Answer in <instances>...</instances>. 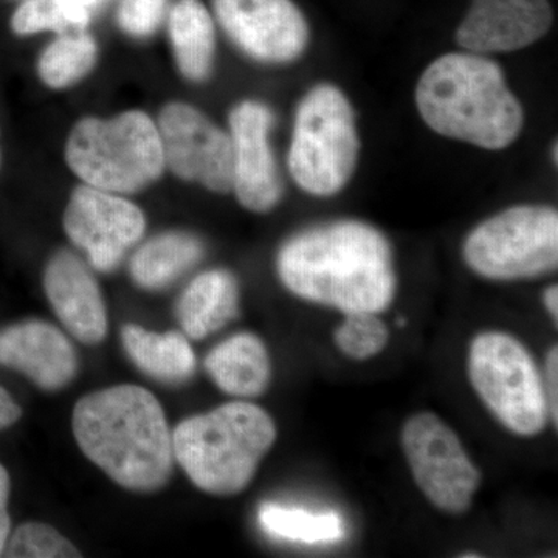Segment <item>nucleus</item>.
I'll use <instances>...</instances> for the list:
<instances>
[{
	"label": "nucleus",
	"mask_w": 558,
	"mask_h": 558,
	"mask_svg": "<svg viewBox=\"0 0 558 558\" xmlns=\"http://www.w3.org/2000/svg\"><path fill=\"white\" fill-rule=\"evenodd\" d=\"M553 20L548 0H473L457 40L473 53H508L542 39Z\"/></svg>",
	"instance_id": "2eb2a0df"
},
{
	"label": "nucleus",
	"mask_w": 558,
	"mask_h": 558,
	"mask_svg": "<svg viewBox=\"0 0 558 558\" xmlns=\"http://www.w3.org/2000/svg\"><path fill=\"white\" fill-rule=\"evenodd\" d=\"M70 2L75 3V5L81 7V9L89 10L92 13V10H94L95 7L100 5L102 0H70Z\"/></svg>",
	"instance_id": "2f4dec72"
},
{
	"label": "nucleus",
	"mask_w": 558,
	"mask_h": 558,
	"mask_svg": "<svg viewBox=\"0 0 558 558\" xmlns=\"http://www.w3.org/2000/svg\"><path fill=\"white\" fill-rule=\"evenodd\" d=\"M400 444L414 483L436 509L461 515L472 508L483 476L444 418L432 411L413 414L403 424Z\"/></svg>",
	"instance_id": "1a4fd4ad"
},
{
	"label": "nucleus",
	"mask_w": 558,
	"mask_h": 558,
	"mask_svg": "<svg viewBox=\"0 0 558 558\" xmlns=\"http://www.w3.org/2000/svg\"><path fill=\"white\" fill-rule=\"evenodd\" d=\"M373 312L344 314V319L333 332V343L341 354L355 362L377 357L389 343L387 323Z\"/></svg>",
	"instance_id": "393cba45"
},
{
	"label": "nucleus",
	"mask_w": 558,
	"mask_h": 558,
	"mask_svg": "<svg viewBox=\"0 0 558 558\" xmlns=\"http://www.w3.org/2000/svg\"><path fill=\"white\" fill-rule=\"evenodd\" d=\"M480 277L520 281L543 277L558 266V213L546 205H519L475 227L462 248Z\"/></svg>",
	"instance_id": "6e6552de"
},
{
	"label": "nucleus",
	"mask_w": 558,
	"mask_h": 558,
	"mask_svg": "<svg viewBox=\"0 0 558 558\" xmlns=\"http://www.w3.org/2000/svg\"><path fill=\"white\" fill-rule=\"evenodd\" d=\"M22 409L5 388L0 387V432L21 421Z\"/></svg>",
	"instance_id": "c756f323"
},
{
	"label": "nucleus",
	"mask_w": 558,
	"mask_h": 558,
	"mask_svg": "<svg viewBox=\"0 0 558 558\" xmlns=\"http://www.w3.org/2000/svg\"><path fill=\"white\" fill-rule=\"evenodd\" d=\"M167 172L215 194L231 193L233 148L229 131L186 101H168L157 116Z\"/></svg>",
	"instance_id": "9b49d317"
},
{
	"label": "nucleus",
	"mask_w": 558,
	"mask_h": 558,
	"mask_svg": "<svg viewBox=\"0 0 558 558\" xmlns=\"http://www.w3.org/2000/svg\"><path fill=\"white\" fill-rule=\"evenodd\" d=\"M170 0H120L117 7V25L128 38L149 39L159 32L167 20Z\"/></svg>",
	"instance_id": "bb28decb"
},
{
	"label": "nucleus",
	"mask_w": 558,
	"mask_h": 558,
	"mask_svg": "<svg viewBox=\"0 0 558 558\" xmlns=\"http://www.w3.org/2000/svg\"><path fill=\"white\" fill-rule=\"evenodd\" d=\"M11 492V480L9 470L0 464V556H3L7 542L11 534V519L9 513V501Z\"/></svg>",
	"instance_id": "c85d7f7f"
},
{
	"label": "nucleus",
	"mask_w": 558,
	"mask_h": 558,
	"mask_svg": "<svg viewBox=\"0 0 558 558\" xmlns=\"http://www.w3.org/2000/svg\"><path fill=\"white\" fill-rule=\"evenodd\" d=\"M121 343L131 362L160 384H186L196 373V354L185 333L150 332L138 325H124Z\"/></svg>",
	"instance_id": "412c9836"
},
{
	"label": "nucleus",
	"mask_w": 558,
	"mask_h": 558,
	"mask_svg": "<svg viewBox=\"0 0 558 558\" xmlns=\"http://www.w3.org/2000/svg\"><path fill=\"white\" fill-rule=\"evenodd\" d=\"M3 556L11 558L81 557L76 546L57 527L39 521H28L11 532Z\"/></svg>",
	"instance_id": "a878e982"
},
{
	"label": "nucleus",
	"mask_w": 558,
	"mask_h": 558,
	"mask_svg": "<svg viewBox=\"0 0 558 558\" xmlns=\"http://www.w3.org/2000/svg\"><path fill=\"white\" fill-rule=\"evenodd\" d=\"M44 292L61 325L83 344H98L109 322L100 282L89 263L69 248L57 250L43 275Z\"/></svg>",
	"instance_id": "4468645a"
},
{
	"label": "nucleus",
	"mask_w": 558,
	"mask_h": 558,
	"mask_svg": "<svg viewBox=\"0 0 558 558\" xmlns=\"http://www.w3.org/2000/svg\"><path fill=\"white\" fill-rule=\"evenodd\" d=\"M416 105L433 131L483 149L508 148L524 126L523 106L502 70L473 51L432 62L418 80Z\"/></svg>",
	"instance_id": "7ed1b4c3"
},
{
	"label": "nucleus",
	"mask_w": 558,
	"mask_h": 558,
	"mask_svg": "<svg viewBox=\"0 0 558 558\" xmlns=\"http://www.w3.org/2000/svg\"><path fill=\"white\" fill-rule=\"evenodd\" d=\"M213 17L259 64H289L310 44V25L292 0H213Z\"/></svg>",
	"instance_id": "f8f14e48"
},
{
	"label": "nucleus",
	"mask_w": 558,
	"mask_h": 558,
	"mask_svg": "<svg viewBox=\"0 0 558 558\" xmlns=\"http://www.w3.org/2000/svg\"><path fill=\"white\" fill-rule=\"evenodd\" d=\"M0 366L17 371L44 391H60L75 379L78 354L69 337L44 319H24L0 332Z\"/></svg>",
	"instance_id": "dca6fc26"
},
{
	"label": "nucleus",
	"mask_w": 558,
	"mask_h": 558,
	"mask_svg": "<svg viewBox=\"0 0 558 558\" xmlns=\"http://www.w3.org/2000/svg\"><path fill=\"white\" fill-rule=\"evenodd\" d=\"M72 429L84 457L120 487L153 494L171 480L172 432L148 389L124 384L84 396L73 409Z\"/></svg>",
	"instance_id": "f03ea898"
},
{
	"label": "nucleus",
	"mask_w": 558,
	"mask_h": 558,
	"mask_svg": "<svg viewBox=\"0 0 558 558\" xmlns=\"http://www.w3.org/2000/svg\"><path fill=\"white\" fill-rule=\"evenodd\" d=\"M64 161L80 183L128 197L167 172L157 121L143 109L81 117L65 138Z\"/></svg>",
	"instance_id": "39448f33"
},
{
	"label": "nucleus",
	"mask_w": 558,
	"mask_h": 558,
	"mask_svg": "<svg viewBox=\"0 0 558 558\" xmlns=\"http://www.w3.org/2000/svg\"><path fill=\"white\" fill-rule=\"evenodd\" d=\"M145 211L128 196L78 185L70 193L62 215L65 236L95 271L112 274L143 241Z\"/></svg>",
	"instance_id": "9d476101"
},
{
	"label": "nucleus",
	"mask_w": 558,
	"mask_h": 558,
	"mask_svg": "<svg viewBox=\"0 0 558 558\" xmlns=\"http://www.w3.org/2000/svg\"><path fill=\"white\" fill-rule=\"evenodd\" d=\"M0 167H2V145H0Z\"/></svg>",
	"instance_id": "473e14b6"
},
{
	"label": "nucleus",
	"mask_w": 558,
	"mask_h": 558,
	"mask_svg": "<svg viewBox=\"0 0 558 558\" xmlns=\"http://www.w3.org/2000/svg\"><path fill=\"white\" fill-rule=\"evenodd\" d=\"M545 387L546 400H548L549 421L554 427H558V348L549 349L545 360Z\"/></svg>",
	"instance_id": "cd10ccee"
},
{
	"label": "nucleus",
	"mask_w": 558,
	"mask_h": 558,
	"mask_svg": "<svg viewBox=\"0 0 558 558\" xmlns=\"http://www.w3.org/2000/svg\"><path fill=\"white\" fill-rule=\"evenodd\" d=\"M470 385L499 424L521 438H534L549 422L543 377L529 349L501 330L472 340L468 355Z\"/></svg>",
	"instance_id": "0eeeda50"
},
{
	"label": "nucleus",
	"mask_w": 558,
	"mask_h": 558,
	"mask_svg": "<svg viewBox=\"0 0 558 558\" xmlns=\"http://www.w3.org/2000/svg\"><path fill=\"white\" fill-rule=\"evenodd\" d=\"M279 281L293 295L343 314H381L398 289L391 245L360 220H337L300 231L277 255Z\"/></svg>",
	"instance_id": "f257e3e1"
},
{
	"label": "nucleus",
	"mask_w": 558,
	"mask_h": 558,
	"mask_svg": "<svg viewBox=\"0 0 558 558\" xmlns=\"http://www.w3.org/2000/svg\"><path fill=\"white\" fill-rule=\"evenodd\" d=\"M205 369L226 395L238 399L258 398L271 380L269 349L255 333H236L209 351Z\"/></svg>",
	"instance_id": "aec40b11"
},
{
	"label": "nucleus",
	"mask_w": 558,
	"mask_h": 558,
	"mask_svg": "<svg viewBox=\"0 0 558 558\" xmlns=\"http://www.w3.org/2000/svg\"><path fill=\"white\" fill-rule=\"evenodd\" d=\"M354 110L347 95L330 84L312 87L296 109L288 168L293 182L312 196L339 193L359 159Z\"/></svg>",
	"instance_id": "423d86ee"
},
{
	"label": "nucleus",
	"mask_w": 558,
	"mask_h": 558,
	"mask_svg": "<svg viewBox=\"0 0 558 558\" xmlns=\"http://www.w3.org/2000/svg\"><path fill=\"white\" fill-rule=\"evenodd\" d=\"M259 526L270 537L303 545H330L347 535V521L339 512H312L301 508L264 502L258 510Z\"/></svg>",
	"instance_id": "5701e85b"
},
{
	"label": "nucleus",
	"mask_w": 558,
	"mask_h": 558,
	"mask_svg": "<svg viewBox=\"0 0 558 558\" xmlns=\"http://www.w3.org/2000/svg\"><path fill=\"white\" fill-rule=\"evenodd\" d=\"M92 13L70 0H24L11 16V32L16 36H33L38 33L86 31Z\"/></svg>",
	"instance_id": "b1692460"
},
{
	"label": "nucleus",
	"mask_w": 558,
	"mask_h": 558,
	"mask_svg": "<svg viewBox=\"0 0 558 558\" xmlns=\"http://www.w3.org/2000/svg\"><path fill=\"white\" fill-rule=\"evenodd\" d=\"M275 113L266 102L244 100L229 113V134L233 148L231 193L241 207L266 215L284 196V182L271 148L270 134Z\"/></svg>",
	"instance_id": "ddd939ff"
},
{
	"label": "nucleus",
	"mask_w": 558,
	"mask_h": 558,
	"mask_svg": "<svg viewBox=\"0 0 558 558\" xmlns=\"http://www.w3.org/2000/svg\"><path fill=\"white\" fill-rule=\"evenodd\" d=\"M100 61V46L86 31L57 35L36 60V75L44 87L64 92L89 78Z\"/></svg>",
	"instance_id": "4be33fe9"
},
{
	"label": "nucleus",
	"mask_w": 558,
	"mask_h": 558,
	"mask_svg": "<svg viewBox=\"0 0 558 558\" xmlns=\"http://www.w3.org/2000/svg\"><path fill=\"white\" fill-rule=\"evenodd\" d=\"M241 289L227 269H209L194 277L175 303V317L191 340H204L240 315Z\"/></svg>",
	"instance_id": "a211bd4d"
},
{
	"label": "nucleus",
	"mask_w": 558,
	"mask_h": 558,
	"mask_svg": "<svg viewBox=\"0 0 558 558\" xmlns=\"http://www.w3.org/2000/svg\"><path fill=\"white\" fill-rule=\"evenodd\" d=\"M543 303H545L546 311H548L550 318L554 319V323H557L558 322V288H557V284L549 286V288L545 290V295H543Z\"/></svg>",
	"instance_id": "7c9ffc66"
},
{
	"label": "nucleus",
	"mask_w": 558,
	"mask_h": 558,
	"mask_svg": "<svg viewBox=\"0 0 558 558\" xmlns=\"http://www.w3.org/2000/svg\"><path fill=\"white\" fill-rule=\"evenodd\" d=\"M277 438L270 414L245 399L183 418L172 429L175 462L194 486L215 497L244 492Z\"/></svg>",
	"instance_id": "20e7f679"
},
{
	"label": "nucleus",
	"mask_w": 558,
	"mask_h": 558,
	"mask_svg": "<svg viewBox=\"0 0 558 558\" xmlns=\"http://www.w3.org/2000/svg\"><path fill=\"white\" fill-rule=\"evenodd\" d=\"M165 21L179 75L191 84L207 83L215 73L218 54L211 11L202 0H175Z\"/></svg>",
	"instance_id": "f3484780"
},
{
	"label": "nucleus",
	"mask_w": 558,
	"mask_h": 558,
	"mask_svg": "<svg viewBox=\"0 0 558 558\" xmlns=\"http://www.w3.org/2000/svg\"><path fill=\"white\" fill-rule=\"evenodd\" d=\"M205 253V242L197 234L186 230L161 231L134 248L130 259L132 281L146 292H160L199 266Z\"/></svg>",
	"instance_id": "6ab92c4d"
}]
</instances>
